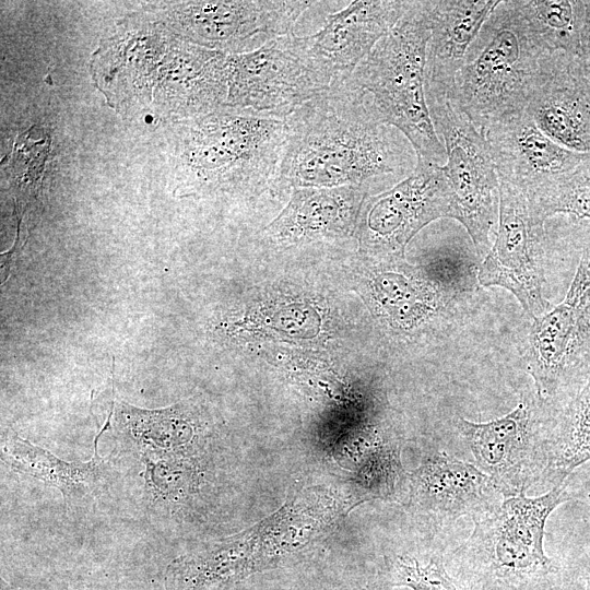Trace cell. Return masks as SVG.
<instances>
[{
  "instance_id": "cell-28",
  "label": "cell",
  "mask_w": 590,
  "mask_h": 590,
  "mask_svg": "<svg viewBox=\"0 0 590 590\" xmlns=\"http://www.w3.org/2000/svg\"><path fill=\"white\" fill-rule=\"evenodd\" d=\"M586 590H590V569H589V573H588V576H587V586H586Z\"/></svg>"
},
{
  "instance_id": "cell-2",
  "label": "cell",
  "mask_w": 590,
  "mask_h": 590,
  "mask_svg": "<svg viewBox=\"0 0 590 590\" xmlns=\"http://www.w3.org/2000/svg\"><path fill=\"white\" fill-rule=\"evenodd\" d=\"M286 140L285 120L223 108L181 122L175 146L188 194H258L272 188Z\"/></svg>"
},
{
  "instance_id": "cell-16",
  "label": "cell",
  "mask_w": 590,
  "mask_h": 590,
  "mask_svg": "<svg viewBox=\"0 0 590 590\" xmlns=\"http://www.w3.org/2000/svg\"><path fill=\"white\" fill-rule=\"evenodd\" d=\"M503 499L486 473L445 451L426 459L410 474L412 505L439 521L479 517Z\"/></svg>"
},
{
  "instance_id": "cell-9",
  "label": "cell",
  "mask_w": 590,
  "mask_h": 590,
  "mask_svg": "<svg viewBox=\"0 0 590 590\" xmlns=\"http://www.w3.org/2000/svg\"><path fill=\"white\" fill-rule=\"evenodd\" d=\"M544 223L524 192L499 180L497 233L476 279L483 286L509 291L532 319L552 308L544 297Z\"/></svg>"
},
{
  "instance_id": "cell-24",
  "label": "cell",
  "mask_w": 590,
  "mask_h": 590,
  "mask_svg": "<svg viewBox=\"0 0 590 590\" xmlns=\"http://www.w3.org/2000/svg\"><path fill=\"white\" fill-rule=\"evenodd\" d=\"M142 459L145 488L152 502L172 506L187 499L197 482L190 457L142 455Z\"/></svg>"
},
{
  "instance_id": "cell-25",
  "label": "cell",
  "mask_w": 590,
  "mask_h": 590,
  "mask_svg": "<svg viewBox=\"0 0 590 590\" xmlns=\"http://www.w3.org/2000/svg\"><path fill=\"white\" fill-rule=\"evenodd\" d=\"M396 586L412 590H464L447 574L440 559L433 558L422 565L410 556H400L396 562Z\"/></svg>"
},
{
  "instance_id": "cell-23",
  "label": "cell",
  "mask_w": 590,
  "mask_h": 590,
  "mask_svg": "<svg viewBox=\"0 0 590 590\" xmlns=\"http://www.w3.org/2000/svg\"><path fill=\"white\" fill-rule=\"evenodd\" d=\"M527 197L543 221L559 213L590 221V152L573 169L547 179Z\"/></svg>"
},
{
  "instance_id": "cell-3",
  "label": "cell",
  "mask_w": 590,
  "mask_h": 590,
  "mask_svg": "<svg viewBox=\"0 0 590 590\" xmlns=\"http://www.w3.org/2000/svg\"><path fill=\"white\" fill-rule=\"evenodd\" d=\"M551 54L516 0L499 1L472 42L452 95L485 133L492 125L526 110Z\"/></svg>"
},
{
  "instance_id": "cell-20",
  "label": "cell",
  "mask_w": 590,
  "mask_h": 590,
  "mask_svg": "<svg viewBox=\"0 0 590 590\" xmlns=\"http://www.w3.org/2000/svg\"><path fill=\"white\" fill-rule=\"evenodd\" d=\"M544 474L553 486L590 460V376L562 403L545 445Z\"/></svg>"
},
{
  "instance_id": "cell-15",
  "label": "cell",
  "mask_w": 590,
  "mask_h": 590,
  "mask_svg": "<svg viewBox=\"0 0 590 590\" xmlns=\"http://www.w3.org/2000/svg\"><path fill=\"white\" fill-rule=\"evenodd\" d=\"M484 135L499 180L526 194L573 169L586 156L550 139L526 110L492 125Z\"/></svg>"
},
{
  "instance_id": "cell-17",
  "label": "cell",
  "mask_w": 590,
  "mask_h": 590,
  "mask_svg": "<svg viewBox=\"0 0 590 590\" xmlns=\"http://www.w3.org/2000/svg\"><path fill=\"white\" fill-rule=\"evenodd\" d=\"M367 193L354 187L298 188L281 214L267 227L274 244L294 245L347 237Z\"/></svg>"
},
{
  "instance_id": "cell-7",
  "label": "cell",
  "mask_w": 590,
  "mask_h": 590,
  "mask_svg": "<svg viewBox=\"0 0 590 590\" xmlns=\"http://www.w3.org/2000/svg\"><path fill=\"white\" fill-rule=\"evenodd\" d=\"M225 108L285 119L331 86L294 32L226 57Z\"/></svg>"
},
{
  "instance_id": "cell-29",
  "label": "cell",
  "mask_w": 590,
  "mask_h": 590,
  "mask_svg": "<svg viewBox=\"0 0 590 590\" xmlns=\"http://www.w3.org/2000/svg\"><path fill=\"white\" fill-rule=\"evenodd\" d=\"M586 68H587V72H588V75L590 78V64L586 62Z\"/></svg>"
},
{
  "instance_id": "cell-11",
  "label": "cell",
  "mask_w": 590,
  "mask_h": 590,
  "mask_svg": "<svg viewBox=\"0 0 590 590\" xmlns=\"http://www.w3.org/2000/svg\"><path fill=\"white\" fill-rule=\"evenodd\" d=\"M440 217H451V192L442 166L417 160L409 177L367 201L361 241L382 259H398L422 227Z\"/></svg>"
},
{
  "instance_id": "cell-13",
  "label": "cell",
  "mask_w": 590,
  "mask_h": 590,
  "mask_svg": "<svg viewBox=\"0 0 590 590\" xmlns=\"http://www.w3.org/2000/svg\"><path fill=\"white\" fill-rule=\"evenodd\" d=\"M526 113L560 146L590 152V78L586 62L564 51L551 54Z\"/></svg>"
},
{
  "instance_id": "cell-12",
  "label": "cell",
  "mask_w": 590,
  "mask_h": 590,
  "mask_svg": "<svg viewBox=\"0 0 590 590\" xmlns=\"http://www.w3.org/2000/svg\"><path fill=\"white\" fill-rule=\"evenodd\" d=\"M411 4L412 1H352L329 14L317 33L304 36L310 57L331 85L342 83L353 74Z\"/></svg>"
},
{
  "instance_id": "cell-1",
  "label": "cell",
  "mask_w": 590,
  "mask_h": 590,
  "mask_svg": "<svg viewBox=\"0 0 590 590\" xmlns=\"http://www.w3.org/2000/svg\"><path fill=\"white\" fill-rule=\"evenodd\" d=\"M286 140L272 189L392 188L416 167L410 141L382 122L351 76L285 119Z\"/></svg>"
},
{
  "instance_id": "cell-10",
  "label": "cell",
  "mask_w": 590,
  "mask_h": 590,
  "mask_svg": "<svg viewBox=\"0 0 590 590\" xmlns=\"http://www.w3.org/2000/svg\"><path fill=\"white\" fill-rule=\"evenodd\" d=\"M570 499L566 482L536 497L524 493L506 497L493 510L472 518L474 530L465 546L498 577L521 580L554 573L556 567L544 553V528L552 511Z\"/></svg>"
},
{
  "instance_id": "cell-5",
  "label": "cell",
  "mask_w": 590,
  "mask_h": 590,
  "mask_svg": "<svg viewBox=\"0 0 590 590\" xmlns=\"http://www.w3.org/2000/svg\"><path fill=\"white\" fill-rule=\"evenodd\" d=\"M578 264L564 299L533 319L527 371L542 403L565 402L590 376V221L573 220Z\"/></svg>"
},
{
  "instance_id": "cell-26",
  "label": "cell",
  "mask_w": 590,
  "mask_h": 590,
  "mask_svg": "<svg viewBox=\"0 0 590 590\" xmlns=\"http://www.w3.org/2000/svg\"><path fill=\"white\" fill-rule=\"evenodd\" d=\"M20 224H21V220L17 221L16 237H15V241L12 248L9 251L1 253V272H2V276H5V279L2 281V284L7 282L8 279L10 278L14 269L16 257L23 247V245H21V241H20V226H21Z\"/></svg>"
},
{
  "instance_id": "cell-4",
  "label": "cell",
  "mask_w": 590,
  "mask_h": 590,
  "mask_svg": "<svg viewBox=\"0 0 590 590\" xmlns=\"http://www.w3.org/2000/svg\"><path fill=\"white\" fill-rule=\"evenodd\" d=\"M432 1H412L397 25L356 67L351 80L369 96L377 117L398 129L417 160L444 166L446 150L426 102V47Z\"/></svg>"
},
{
  "instance_id": "cell-22",
  "label": "cell",
  "mask_w": 590,
  "mask_h": 590,
  "mask_svg": "<svg viewBox=\"0 0 590 590\" xmlns=\"http://www.w3.org/2000/svg\"><path fill=\"white\" fill-rule=\"evenodd\" d=\"M530 30L550 51L580 57L585 0H516Z\"/></svg>"
},
{
  "instance_id": "cell-18",
  "label": "cell",
  "mask_w": 590,
  "mask_h": 590,
  "mask_svg": "<svg viewBox=\"0 0 590 590\" xmlns=\"http://www.w3.org/2000/svg\"><path fill=\"white\" fill-rule=\"evenodd\" d=\"M499 0H437L430 5L425 94H449L468 50Z\"/></svg>"
},
{
  "instance_id": "cell-14",
  "label": "cell",
  "mask_w": 590,
  "mask_h": 590,
  "mask_svg": "<svg viewBox=\"0 0 590 590\" xmlns=\"http://www.w3.org/2000/svg\"><path fill=\"white\" fill-rule=\"evenodd\" d=\"M456 425L477 468L491 477L504 498L524 493L532 479L536 427L527 402H519L508 414L488 422L458 417Z\"/></svg>"
},
{
  "instance_id": "cell-27",
  "label": "cell",
  "mask_w": 590,
  "mask_h": 590,
  "mask_svg": "<svg viewBox=\"0 0 590 590\" xmlns=\"http://www.w3.org/2000/svg\"><path fill=\"white\" fill-rule=\"evenodd\" d=\"M580 58L590 64V0L585 1V15L580 38Z\"/></svg>"
},
{
  "instance_id": "cell-19",
  "label": "cell",
  "mask_w": 590,
  "mask_h": 590,
  "mask_svg": "<svg viewBox=\"0 0 590 590\" xmlns=\"http://www.w3.org/2000/svg\"><path fill=\"white\" fill-rule=\"evenodd\" d=\"M104 432L96 435L94 457L86 462H67L17 435L5 438L2 453L15 471L57 487L69 505L96 493L106 480L108 462L97 453V441Z\"/></svg>"
},
{
  "instance_id": "cell-8",
  "label": "cell",
  "mask_w": 590,
  "mask_h": 590,
  "mask_svg": "<svg viewBox=\"0 0 590 590\" xmlns=\"http://www.w3.org/2000/svg\"><path fill=\"white\" fill-rule=\"evenodd\" d=\"M314 1H180L155 5L158 21L193 45L236 55L290 34Z\"/></svg>"
},
{
  "instance_id": "cell-6",
  "label": "cell",
  "mask_w": 590,
  "mask_h": 590,
  "mask_svg": "<svg viewBox=\"0 0 590 590\" xmlns=\"http://www.w3.org/2000/svg\"><path fill=\"white\" fill-rule=\"evenodd\" d=\"M425 95L446 150L442 170L451 192V219L465 227L483 260L492 247L491 234L499 212V178L488 143L452 92Z\"/></svg>"
},
{
  "instance_id": "cell-21",
  "label": "cell",
  "mask_w": 590,
  "mask_h": 590,
  "mask_svg": "<svg viewBox=\"0 0 590 590\" xmlns=\"http://www.w3.org/2000/svg\"><path fill=\"white\" fill-rule=\"evenodd\" d=\"M184 410L179 404L150 411L121 403L119 416L141 455L189 457L194 430Z\"/></svg>"
}]
</instances>
